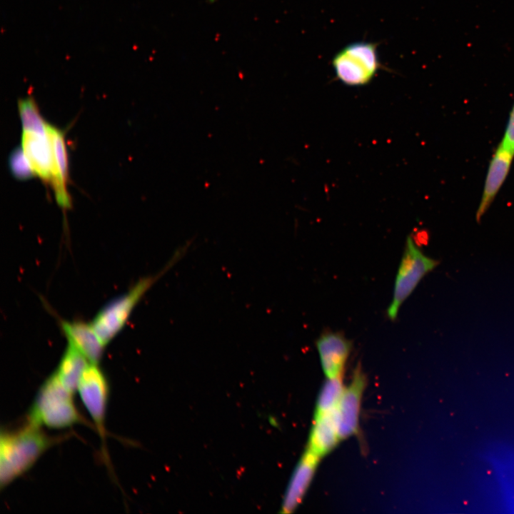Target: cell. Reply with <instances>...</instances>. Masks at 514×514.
Returning <instances> with one entry per match:
<instances>
[{
  "mask_svg": "<svg viewBox=\"0 0 514 514\" xmlns=\"http://www.w3.org/2000/svg\"><path fill=\"white\" fill-rule=\"evenodd\" d=\"M41 426L29 421L14 430L1 429L0 438V487L8 486L29 471L39 458L62 438L45 433Z\"/></svg>",
  "mask_w": 514,
  "mask_h": 514,
  "instance_id": "6da1fadb",
  "label": "cell"
},
{
  "mask_svg": "<svg viewBox=\"0 0 514 514\" xmlns=\"http://www.w3.org/2000/svg\"><path fill=\"white\" fill-rule=\"evenodd\" d=\"M27 421L55 429L86 422L74 404L73 393L62 385L55 372L40 386L28 413Z\"/></svg>",
  "mask_w": 514,
  "mask_h": 514,
  "instance_id": "7a4b0ae2",
  "label": "cell"
},
{
  "mask_svg": "<svg viewBox=\"0 0 514 514\" xmlns=\"http://www.w3.org/2000/svg\"><path fill=\"white\" fill-rule=\"evenodd\" d=\"M337 79L346 85L368 84L380 67L377 46L369 42H356L339 51L332 60Z\"/></svg>",
  "mask_w": 514,
  "mask_h": 514,
  "instance_id": "3957f363",
  "label": "cell"
},
{
  "mask_svg": "<svg viewBox=\"0 0 514 514\" xmlns=\"http://www.w3.org/2000/svg\"><path fill=\"white\" fill-rule=\"evenodd\" d=\"M438 264V261L427 256L421 251L411 236L407 238L395 277L393 299L387 311L390 320L396 318L403 303L421 279Z\"/></svg>",
  "mask_w": 514,
  "mask_h": 514,
  "instance_id": "277c9868",
  "label": "cell"
},
{
  "mask_svg": "<svg viewBox=\"0 0 514 514\" xmlns=\"http://www.w3.org/2000/svg\"><path fill=\"white\" fill-rule=\"evenodd\" d=\"M157 279V276L141 279L130 291L98 313L91 325L105 346L121 331L138 302Z\"/></svg>",
  "mask_w": 514,
  "mask_h": 514,
  "instance_id": "5b68a950",
  "label": "cell"
},
{
  "mask_svg": "<svg viewBox=\"0 0 514 514\" xmlns=\"http://www.w3.org/2000/svg\"><path fill=\"white\" fill-rule=\"evenodd\" d=\"M78 390L82 403L96 425L101 439L105 441V418L109 396L107 377L98 364L90 363L84 371Z\"/></svg>",
  "mask_w": 514,
  "mask_h": 514,
  "instance_id": "8992f818",
  "label": "cell"
},
{
  "mask_svg": "<svg viewBox=\"0 0 514 514\" xmlns=\"http://www.w3.org/2000/svg\"><path fill=\"white\" fill-rule=\"evenodd\" d=\"M367 385V377L358 364L352 380L345 388L337 406L338 430L340 440L346 439L359 431L361 401Z\"/></svg>",
  "mask_w": 514,
  "mask_h": 514,
  "instance_id": "52a82bcc",
  "label": "cell"
},
{
  "mask_svg": "<svg viewBox=\"0 0 514 514\" xmlns=\"http://www.w3.org/2000/svg\"><path fill=\"white\" fill-rule=\"evenodd\" d=\"M321 366L327 378L343 376L352 343L341 333L326 331L316 341Z\"/></svg>",
  "mask_w": 514,
  "mask_h": 514,
  "instance_id": "ba28073f",
  "label": "cell"
},
{
  "mask_svg": "<svg viewBox=\"0 0 514 514\" xmlns=\"http://www.w3.org/2000/svg\"><path fill=\"white\" fill-rule=\"evenodd\" d=\"M513 157L514 151L502 143L498 145L490 161L485 176L482 197L475 215L478 222L480 221L504 183Z\"/></svg>",
  "mask_w": 514,
  "mask_h": 514,
  "instance_id": "9c48e42d",
  "label": "cell"
},
{
  "mask_svg": "<svg viewBox=\"0 0 514 514\" xmlns=\"http://www.w3.org/2000/svg\"><path fill=\"white\" fill-rule=\"evenodd\" d=\"M49 139L53 159V171L51 185L58 204L63 208L71 206V200L66 189L68 180V157L63 132L56 127L49 124Z\"/></svg>",
  "mask_w": 514,
  "mask_h": 514,
  "instance_id": "30bf717a",
  "label": "cell"
},
{
  "mask_svg": "<svg viewBox=\"0 0 514 514\" xmlns=\"http://www.w3.org/2000/svg\"><path fill=\"white\" fill-rule=\"evenodd\" d=\"M320 460L308 450H305L288 483L281 506V513H291L301 503Z\"/></svg>",
  "mask_w": 514,
  "mask_h": 514,
  "instance_id": "8fae6325",
  "label": "cell"
},
{
  "mask_svg": "<svg viewBox=\"0 0 514 514\" xmlns=\"http://www.w3.org/2000/svg\"><path fill=\"white\" fill-rule=\"evenodd\" d=\"M339 440L337 408L314 416L307 450L321 459L329 453Z\"/></svg>",
  "mask_w": 514,
  "mask_h": 514,
  "instance_id": "7c38bea8",
  "label": "cell"
},
{
  "mask_svg": "<svg viewBox=\"0 0 514 514\" xmlns=\"http://www.w3.org/2000/svg\"><path fill=\"white\" fill-rule=\"evenodd\" d=\"M21 148L35 174L44 181L51 183L53 159L48 135L23 131Z\"/></svg>",
  "mask_w": 514,
  "mask_h": 514,
  "instance_id": "4fadbf2b",
  "label": "cell"
},
{
  "mask_svg": "<svg viewBox=\"0 0 514 514\" xmlns=\"http://www.w3.org/2000/svg\"><path fill=\"white\" fill-rule=\"evenodd\" d=\"M61 327L68 343L83 353L91 363L98 364L101 359L105 345L91 323L62 321Z\"/></svg>",
  "mask_w": 514,
  "mask_h": 514,
  "instance_id": "5bb4252c",
  "label": "cell"
},
{
  "mask_svg": "<svg viewBox=\"0 0 514 514\" xmlns=\"http://www.w3.org/2000/svg\"><path fill=\"white\" fill-rule=\"evenodd\" d=\"M90 363L83 353L69 343L55 373L62 385L74 394L78 390L82 374Z\"/></svg>",
  "mask_w": 514,
  "mask_h": 514,
  "instance_id": "9a60e30c",
  "label": "cell"
},
{
  "mask_svg": "<svg viewBox=\"0 0 514 514\" xmlns=\"http://www.w3.org/2000/svg\"><path fill=\"white\" fill-rule=\"evenodd\" d=\"M18 109L23 131L47 136L49 124L41 116L33 97L19 99Z\"/></svg>",
  "mask_w": 514,
  "mask_h": 514,
  "instance_id": "2e32d148",
  "label": "cell"
},
{
  "mask_svg": "<svg viewBox=\"0 0 514 514\" xmlns=\"http://www.w3.org/2000/svg\"><path fill=\"white\" fill-rule=\"evenodd\" d=\"M343 376L327 378L318 395L314 416L336 408L344 390Z\"/></svg>",
  "mask_w": 514,
  "mask_h": 514,
  "instance_id": "e0dca14e",
  "label": "cell"
},
{
  "mask_svg": "<svg viewBox=\"0 0 514 514\" xmlns=\"http://www.w3.org/2000/svg\"><path fill=\"white\" fill-rule=\"evenodd\" d=\"M9 165L12 174L18 179L25 180L35 175L21 147L16 148L11 152Z\"/></svg>",
  "mask_w": 514,
  "mask_h": 514,
  "instance_id": "ac0fdd59",
  "label": "cell"
},
{
  "mask_svg": "<svg viewBox=\"0 0 514 514\" xmlns=\"http://www.w3.org/2000/svg\"><path fill=\"white\" fill-rule=\"evenodd\" d=\"M500 143L514 151V105L510 111L505 133Z\"/></svg>",
  "mask_w": 514,
  "mask_h": 514,
  "instance_id": "d6986e66",
  "label": "cell"
}]
</instances>
